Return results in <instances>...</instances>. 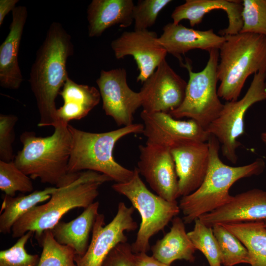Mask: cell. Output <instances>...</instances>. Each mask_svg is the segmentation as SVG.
Instances as JSON below:
<instances>
[{
  "instance_id": "36",
  "label": "cell",
  "mask_w": 266,
  "mask_h": 266,
  "mask_svg": "<svg viewBox=\"0 0 266 266\" xmlns=\"http://www.w3.org/2000/svg\"><path fill=\"white\" fill-rule=\"evenodd\" d=\"M134 257L137 266H171L148 256L146 253H134Z\"/></svg>"
},
{
  "instance_id": "33",
  "label": "cell",
  "mask_w": 266,
  "mask_h": 266,
  "mask_svg": "<svg viewBox=\"0 0 266 266\" xmlns=\"http://www.w3.org/2000/svg\"><path fill=\"white\" fill-rule=\"evenodd\" d=\"M170 0H139L134 5L133 15L134 30H145L155 23L160 12Z\"/></svg>"
},
{
  "instance_id": "30",
  "label": "cell",
  "mask_w": 266,
  "mask_h": 266,
  "mask_svg": "<svg viewBox=\"0 0 266 266\" xmlns=\"http://www.w3.org/2000/svg\"><path fill=\"white\" fill-rule=\"evenodd\" d=\"M31 179L13 161H0V189L5 195L15 197L16 192H33L34 188Z\"/></svg>"
},
{
  "instance_id": "9",
  "label": "cell",
  "mask_w": 266,
  "mask_h": 266,
  "mask_svg": "<svg viewBox=\"0 0 266 266\" xmlns=\"http://www.w3.org/2000/svg\"><path fill=\"white\" fill-rule=\"evenodd\" d=\"M266 100V74L258 72L245 95L239 100L227 101L219 116L206 129L221 144L223 156L230 162L237 161L236 149L241 145L238 138L244 133V117L254 104Z\"/></svg>"
},
{
  "instance_id": "39",
  "label": "cell",
  "mask_w": 266,
  "mask_h": 266,
  "mask_svg": "<svg viewBox=\"0 0 266 266\" xmlns=\"http://www.w3.org/2000/svg\"><path fill=\"white\" fill-rule=\"evenodd\" d=\"M264 222H265V225H266V220Z\"/></svg>"
},
{
  "instance_id": "14",
  "label": "cell",
  "mask_w": 266,
  "mask_h": 266,
  "mask_svg": "<svg viewBox=\"0 0 266 266\" xmlns=\"http://www.w3.org/2000/svg\"><path fill=\"white\" fill-rule=\"evenodd\" d=\"M158 37L155 32L134 30L123 32L111 43L116 59L128 55L133 57L139 71L137 82L143 83L166 59L167 53L158 42Z\"/></svg>"
},
{
  "instance_id": "11",
  "label": "cell",
  "mask_w": 266,
  "mask_h": 266,
  "mask_svg": "<svg viewBox=\"0 0 266 266\" xmlns=\"http://www.w3.org/2000/svg\"><path fill=\"white\" fill-rule=\"evenodd\" d=\"M136 167L157 195L169 201L176 200L178 178L169 148L146 141L140 145Z\"/></svg>"
},
{
  "instance_id": "8",
  "label": "cell",
  "mask_w": 266,
  "mask_h": 266,
  "mask_svg": "<svg viewBox=\"0 0 266 266\" xmlns=\"http://www.w3.org/2000/svg\"><path fill=\"white\" fill-rule=\"evenodd\" d=\"M209 52L206 66L200 71H193L190 62L183 64L189 73L185 98L181 105L169 113L175 119L187 117L207 129L221 112L224 104L217 93V66L219 51L215 49Z\"/></svg>"
},
{
  "instance_id": "16",
  "label": "cell",
  "mask_w": 266,
  "mask_h": 266,
  "mask_svg": "<svg viewBox=\"0 0 266 266\" xmlns=\"http://www.w3.org/2000/svg\"><path fill=\"white\" fill-rule=\"evenodd\" d=\"M169 149L178 178L179 195H188L199 188L206 174L209 165L208 143L181 141Z\"/></svg>"
},
{
  "instance_id": "3",
  "label": "cell",
  "mask_w": 266,
  "mask_h": 266,
  "mask_svg": "<svg viewBox=\"0 0 266 266\" xmlns=\"http://www.w3.org/2000/svg\"><path fill=\"white\" fill-rule=\"evenodd\" d=\"M207 142L209 165L205 177L199 188L182 197L179 204L185 224H190L229 203L233 197L229 190L235 182L243 178L258 175L265 168V162L262 158L244 166L227 165L219 157L220 143L216 137L210 135Z\"/></svg>"
},
{
  "instance_id": "1",
  "label": "cell",
  "mask_w": 266,
  "mask_h": 266,
  "mask_svg": "<svg viewBox=\"0 0 266 266\" xmlns=\"http://www.w3.org/2000/svg\"><path fill=\"white\" fill-rule=\"evenodd\" d=\"M73 54L70 34L61 23L53 22L38 48L29 82L39 114L38 127H54L58 122L55 100L69 78L68 57Z\"/></svg>"
},
{
  "instance_id": "28",
  "label": "cell",
  "mask_w": 266,
  "mask_h": 266,
  "mask_svg": "<svg viewBox=\"0 0 266 266\" xmlns=\"http://www.w3.org/2000/svg\"><path fill=\"white\" fill-rule=\"evenodd\" d=\"M35 237L42 248L37 266H76L74 250L58 242L50 230Z\"/></svg>"
},
{
  "instance_id": "38",
  "label": "cell",
  "mask_w": 266,
  "mask_h": 266,
  "mask_svg": "<svg viewBox=\"0 0 266 266\" xmlns=\"http://www.w3.org/2000/svg\"><path fill=\"white\" fill-rule=\"evenodd\" d=\"M261 138L263 143L266 145V132L261 133Z\"/></svg>"
},
{
  "instance_id": "5",
  "label": "cell",
  "mask_w": 266,
  "mask_h": 266,
  "mask_svg": "<svg viewBox=\"0 0 266 266\" xmlns=\"http://www.w3.org/2000/svg\"><path fill=\"white\" fill-rule=\"evenodd\" d=\"M71 136L68 172L78 173L91 170L105 174L116 183L132 179L134 170L128 169L115 160L113 150L122 138L143 132V125L133 124L120 129L103 133H91L79 130L68 124Z\"/></svg>"
},
{
  "instance_id": "20",
  "label": "cell",
  "mask_w": 266,
  "mask_h": 266,
  "mask_svg": "<svg viewBox=\"0 0 266 266\" xmlns=\"http://www.w3.org/2000/svg\"><path fill=\"white\" fill-rule=\"evenodd\" d=\"M12 14L9 33L0 46V85L5 89L16 90L20 87L23 80L18 54L28 16L27 7L16 6Z\"/></svg>"
},
{
  "instance_id": "35",
  "label": "cell",
  "mask_w": 266,
  "mask_h": 266,
  "mask_svg": "<svg viewBox=\"0 0 266 266\" xmlns=\"http://www.w3.org/2000/svg\"><path fill=\"white\" fill-rule=\"evenodd\" d=\"M102 266H137L131 245L127 242L117 245L107 256Z\"/></svg>"
},
{
  "instance_id": "27",
  "label": "cell",
  "mask_w": 266,
  "mask_h": 266,
  "mask_svg": "<svg viewBox=\"0 0 266 266\" xmlns=\"http://www.w3.org/2000/svg\"><path fill=\"white\" fill-rule=\"evenodd\" d=\"M212 229L219 246L222 265H250L251 258L247 249L234 234L221 224L213 226Z\"/></svg>"
},
{
  "instance_id": "17",
  "label": "cell",
  "mask_w": 266,
  "mask_h": 266,
  "mask_svg": "<svg viewBox=\"0 0 266 266\" xmlns=\"http://www.w3.org/2000/svg\"><path fill=\"white\" fill-rule=\"evenodd\" d=\"M206 226L266 220V191L253 189L233 197L223 206L199 218Z\"/></svg>"
},
{
  "instance_id": "31",
  "label": "cell",
  "mask_w": 266,
  "mask_h": 266,
  "mask_svg": "<svg viewBox=\"0 0 266 266\" xmlns=\"http://www.w3.org/2000/svg\"><path fill=\"white\" fill-rule=\"evenodd\" d=\"M243 26L240 33L266 36V0H242Z\"/></svg>"
},
{
  "instance_id": "13",
  "label": "cell",
  "mask_w": 266,
  "mask_h": 266,
  "mask_svg": "<svg viewBox=\"0 0 266 266\" xmlns=\"http://www.w3.org/2000/svg\"><path fill=\"white\" fill-rule=\"evenodd\" d=\"M187 84L165 59L143 83L139 92L143 110L169 113L175 110L184 100Z\"/></svg>"
},
{
  "instance_id": "26",
  "label": "cell",
  "mask_w": 266,
  "mask_h": 266,
  "mask_svg": "<svg viewBox=\"0 0 266 266\" xmlns=\"http://www.w3.org/2000/svg\"><path fill=\"white\" fill-rule=\"evenodd\" d=\"M247 249L251 266H266V226L264 221L221 224Z\"/></svg>"
},
{
  "instance_id": "37",
  "label": "cell",
  "mask_w": 266,
  "mask_h": 266,
  "mask_svg": "<svg viewBox=\"0 0 266 266\" xmlns=\"http://www.w3.org/2000/svg\"><path fill=\"white\" fill-rule=\"evenodd\" d=\"M18 0H0V26L7 14L16 7Z\"/></svg>"
},
{
  "instance_id": "21",
  "label": "cell",
  "mask_w": 266,
  "mask_h": 266,
  "mask_svg": "<svg viewBox=\"0 0 266 266\" xmlns=\"http://www.w3.org/2000/svg\"><path fill=\"white\" fill-rule=\"evenodd\" d=\"M134 6L132 0H93L87 11L89 36H100L116 25L130 27L133 22Z\"/></svg>"
},
{
  "instance_id": "25",
  "label": "cell",
  "mask_w": 266,
  "mask_h": 266,
  "mask_svg": "<svg viewBox=\"0 0 266 266\" xmlns=\"http://www.w3.org/2000/svg\"><path fill=\"white\" fill-rule=\"evenodd\" d=\"M57 189L56 187H49L17 197L5 195L1 205L3 212L0 216V233H9L18 220L39 203L48 200Z\"/></svg>"
},
{
  "instance_id": "34",
  "label": "cell",
  "mask_w": 266,
  "mask_h": 266,
  "mask_svg": "<svg viewBox=\"0 0 266 266\" xmlns=\"http://www.w3.org/2000/svg\"><path fill=\"white\" fill-rule=\"evenodd\" d=\"M18 120V117L13 114H0V161L9 162L14 159L12 144Z\"/></svg>"
},
{
  "instance_id": "7",
  "label": "cell",
  "mask_w": 266,
  "mask_h": 266,
  "mask_svg": "<svg viewBox=\"0 0 266 266\" xmlns=\"http://www.w3.org/2000/svg\"><path fill=\"white\" fill-rule=\"evenodd\" d=\"M133 170L131 180L114 184L112 188L128 198L140 214L141 222L131 247L133 253H146L150 249V238L164 230L180 209L176 200L169 201L152 193L142 181L137 168Z\"/></svg>"
},
{
  "instance_id": "23",
  "label": "cell",
  "mask_w": 266,
  "mask_h": 266,
  "mask_svg": "<svg viewBox=\"0 0 266 266\" xmlns=\"http://www.w3.org/2000/svg\"><path fill=\"white\" fill-rule=\"evenodd\" d=\"M99 201L94 202L74 219L68 222L60 221L50 230L56 240L72 248L76 256H83L88 248L90 233L99 214Z\"/></svg>"
},
{
  "instance_id": "2",
  "label": "cell",
  "mask_w": 266,
  "mask_h": 266,
  "mask_svg": "<svg viewBox=\"0 0 266 266\" xmlns=\"http://www.w3.org/2000/svg\"><path fill=\"white\" fill-rule=\"evenodd\" d=\"M68 124L58 122L49 136H37L26 131L20 136L22 149L15 156L16 166L31 178L57 188L66 186L79 176L70 173L68 165L70 155L71 136Z\"/></svg>"
},
{
  "instance_id": "18",
  "label": "cell",
  "mask_w": 266,
  "mask_h": 266,
  "mask_svg": "<svg viewBox=\"0 0 266 266\" xmlns=\"http://www.w3.org/2000/svg\"><path fill=\"white\" fill-rule=\"evenodd\" d=\"M225 40L224 36L216 34L213 29L200 31L188 28L173 22L166 24L158 42L169 53L177 58L180 65L183 63L182 55L194 49L208 52L220 48Z\"/></svg>"
},
{
  "instance_id": "10",
  "label": "cell",
  "mask_w": 266,
  "mask_h": 266,
  "mask_svg": "<svg viewBox=\"0 0 266 266\" xmlns=\"http://www.w3.org/2000/svg\"><path fill=\"white\" fill-rule=\"evenodd\" d=\"M134 208L128 207L123 202L118 204L116 214L105 226L104 216L99 214L92 230L91 242L85 254L75 256L76 266H102L109 252L118 244L125 243V231H133L137 228L133 218Z\"/></svg>"
},
{
  "instance_id": "4",
  "label": "cell",
  "mask_w": 266,
  "mask_h": 266,
  "mask_svg": "<svg viewBox=\"0 0 266 266\" xmlns=\"http://www.w3.org/2000/svg\"><path fill=\"white\" fill-rule=\"evenodd\" d=\"M110 181L111 178L99 172L81 171L75 180L58 188L46 203L34 206L18 220L12 228V237L20 238L29 231L37 236L51 230L70 210L85 209L93 203L100 186Z\"/></svg>"
},
{
  "instance_id": "15",
  "label": "cell",
  "mask_w": 266,
  "mask_h": 266,
  "mask_svg": "<svg viewBox=\"0 0 266 266\" xmlns=\"http://www.w3.org/2000/svg\"><path fill=\"white\" fill-rule=\"evenodd\" d=\"M143 122V134L147 141L170 147L173 144L185 141L207 142L210 134L193 119L177 120L169 113L157 112L140 113Z\"/></svg>"
},
{
  "instance_id": "32",
  "label": "cell",
  "mask_w": 266,
  "mask_h": 266,
  "mask_svg": "<svg viewBox=\"0 0 266 266\" xmlns=\"http://www.w3.org/2000/svg\"><path fill=\"white\" fill-rule=\"evenodd\" d=\"M34 233L29 231L19 238L9 248L0 251V266H37L40 259L38 254H31L25 246Z\"/></svg>"
},
{
  "instance_id": "19",
  "label": "cell",
  "mask_w": 266,
  "mask_h": 266,
  "mask_svg": "<svg viewBox=\"0 0 266 266\" xmlns=\"http://www.w3.org/2000/svg\"><path fill=\"white\" fill-rule=\"evenodd\" d=\"M225 11L228 19V26L220 30L221 36L232 35L240 32L242 26V1L233 0H186L176 6L171 13L173 23L179 24L183 20H188L193 27L200 24L204 15L214 10Z\"/></svg>"
},
{
  "instance_id": "6",
  "label": "cell",
  "mask_w": 266,
  "mask_h": 266,
  "mask_svg": "<svg viewBox=\"0 0 266 266\" xmlns=\"http://www.w3.org/2000/svg\"><path fill=\"white\" fill-rule=\"evenodd\" d=\"M224 36L219 50L217 93L227 101H235L250 75L266 74V36L249 33Z\"/></svg>"
},
{
  "instance_id": "22",
  "label": "cell",
  "mask_w": 266,
  "mask_h": 266,
  "mask_svg": "<svg viewBox=\"0 0 266 266\" xmlns=\"http://www.w3.org/2000/svg\"><path fill=\"white\" fill-rule=\"evenodd\" d=\"M59 95L64 103L57 110L58 122L67 124L70 121L86 117L99 103L101 98L99 90L96 87L78 84L69 77Z\"/></svg>"
},
{
  "instance_id": "24",
  "label": "cell",
  "mask_w": 266,
  "mask_h": 266,
  "mask_svg": "<svg viewBox=\"0 0 266 266\" xmlns=\"http://www.w3.org/2000/svg\"><path fill=\"white\" fill-rule=\"evenodd\" d=\"M171 222L170 231L152 246V256L168 265L178 260L194 262L196 249L186 232L185 224L177 216Z\"/></svg>"
},
{
  "instance_id": "12",
  "label": "cell",
  "mask_w": 266,
  "mask_h": 266,
  "mask_svg": "<svg viewBox=\"0 0 266 266\" xmlns=\"http://www.w3.org/2000/svg\"><path fill=\"white\" fill-rule=\"evenodd\" d=\"M96 83L105 114L119 126L133 124L134 114L142 106V97L139 92L133 91L128 85L126 69L102 70Z\"/></svg>"
},
{
  "instance_id": "29",
  "label": "cell",
  "mask_w": 266,
  "mask_h": 266,
  "mask_svg": "<svg viewBox=\"0 0 266 266\" xmlns=\"http://www.w3.org/2000/svg\"><path fill=\"white\" fill-rule=\"evenodd\" d=\"M194 222L193 230L187 233L196 249L204 255L210 266H221L220 250L212 227L206 226L199 218Z\"/></svg>"
}]
</instances>
